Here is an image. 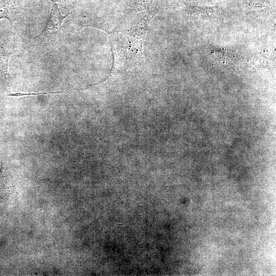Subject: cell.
I'll use <instances>...</instances> for the list:
<instances>
[{"label":"cell","instance_id":"obj_3","mask_svg":"<svg viewBox=\"0 0 276 276\" xmlns=\"http://www.w3.org/2000/svg\"><path fill=\"white\" fill-rule=\"evenodd\" d=\"M13 51L6 47L0 41V74L5 78H9L8 61L10 56L13 54Z\"/></svg>","mask_w":276,"mask_h":276},{"label":"cell","instance_id":"obj_4","mask_svg":"<svg viewBox=\"0 0 276 276\" xmlns=\"http://www.w3.org/2000/svg\"><path fill=\"white\" fill-rule=\"evenodd\" d=\"M16 16V9L12 0H0V20L5 18L12 23Z\"/></svg>","mask_w":276,"mask_h":276},{"label":"cell","instance_id":"obj_6","mask_svg":"<svg viewBox=\"0 0 276 276\" xmlns=\"http://www.w3.org/2000/svg\"><path fill=\"white\" fill-rule=\"evenodd\" d=\"M6 117V115L4 112L0 111V119H3Z\"/></svg>","mask_w":276,"mask_h":276},{"label":"cell","instance_id":"obj_2","mask_svg":"<svg viewBox=\"0 0 276 276\" xmlns=\"http://www.w3.org/2000/svg\"><path fill=\"white\" fill-rule=\"evenodd\" d=\"M14 187V182L10 173L4 169L2 163L0 169V204L8 199Z\"/></svg>","mask_w":276,"mask_h":276},{"label":"cell","instance_id":"obj_1","mask_svg":"<svg viewBox=\"0 0 276 276\" xmlns=\"http://www.w3.org/2000/svg\"><path fill=\"white\" fill-rule=\"evenodd\" d=\"M71 13L65 16L62 15L58 7L57 4L53 3L49 18L41 32L36 37L41 40H47L52 36L61 32L62 24L64 18Z\"/></svg>","mask_w":276,"mask_h":276},{"label":"cell","instance_id":"obj_5","mask_svg":"<svg viewBox=\"0 0 276 276\" xmlns=\"http://www.w3.org/2000/svg\"><path fill=\"white\" fill-rule=\"evenodd\" d=\"M51 2H52L53 3H64L65 2H67V1L68 0H49Z\"/></svg>","mask_w":276,"mask_h":276}]
</instances>
